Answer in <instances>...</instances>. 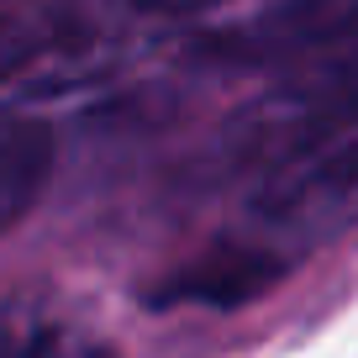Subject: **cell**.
I'll return each mask as SVG.
<instances>
[{
    "mask_svg": "<svg viewBox=\"0 0 358 358\" xmlns=\"http://www.w3.org/2000/svg\"><path fill=\"white\" fill-rule=\"evenodd\" d=\"M0 358H111L90 332H79L69 316L48 301H6L0 306Z\"/></svg>",
    "mask_w": 358,
    "mask_h": 358,
    "instance_id": "6da1fadb",
    "label": "cell"
},
{
    "mask_svg": "<svg viewBox=\"0 0 358 358\" xmlns=\"http://www.w3.org/2000/svg\"><path fill=\"white\" fill-rule=\"evenodd\" d=\"M48 132L43 127H0V232L37 201L48 179Z\"/></svg>",
    "mask_w": 358,
    "mask_h": 358,
    "instance_id": "7a4b0ae2",
    "label": "cell"
}]
</instances>
